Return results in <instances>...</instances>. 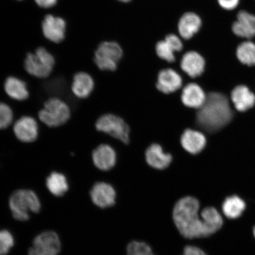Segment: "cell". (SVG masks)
I'll return each instance as SVG.
<instances>
[{
	"label": "cell",
	"mask_w": 255,
	"mask_h": 255,
	"mask_svg": "<svg viewBox=\"0 0 255 255\" xmlns=\"http://www.w3.org/2000/svg\"><path fill=\"white\" fill-rule=\"evenodd\" d=\"M199 201L193 197H185L175 204L173 213L174 222L184 238L194 239L211 235L205 221L199 215Z\"/></svg>",
	"instance_id": "obj_1"
},
{
	"label": "cell",
	"mask_w": 255,
	"mask_h": 255,
	"mask_svg": "<svg viewBox=\"0 0 255 255\" xmlns=\"http://www.w3.org/2000/svg\"><path fill=\"white\" fill-rule=\"evenodd\" d=\"M233 113L227 97L219 92L207 96L205 103L196 114V123L209 132H215L230 123Z\"/></svg>",
	"instance_id": "obj_2"
},
{
	"label": "cell",
	"mask_w": 255,
	"mask_h": 255,
	"mask_svg": "<svg viewBox=\"0 0 255 255\" xmlns=\"http://www.w3.org/2000/svg\"><path fill=\"white\" fill-rule=\"evenodd\" d=\"M56 59L46 47L40 46L26 53L23 60V69L28 75L38 79H45L55 70Z\"/></svg>",
	"instance_id": "obj_3"
},
{
	"label": "cell",
	"mask_w": 255,
	"mask_h": 255,
	"mask_svg": "<svg viewBox=\"0 0 255 255\" xmlns=\"http://www.w3.org/2000/svg\"><path fill=\"white\" fill-rule=\"evenodd\" d=\"M8 206L16 221H27L30 213H39L41 204L39 196L34 191L28 189H18L12 191L8 199Z\"/></svg>",
	"instance_id": "obj_4"
},
{
	"label": "cell",
	"mask_w": 255,
	"mask_h": 255,
	"mask_svg": "<svg viewBox=\"0 0 255 255\" xmlns=\"http://www.w3.org/2000/svg\"><path fill=\"white\" fill-rule=\"evenodd\" d=\"M37 117L44 126L56 128L65 126L71 120V108L62 98L51 97L44 102Z\"/></svg>",
	"instance_id": "obj_5"
},
{
	"label": "cell",
	"mask_w": 255,
	"mask_h": 255,
	"mask_svg": "<svg viewBox=\"0 0 255 255\" xmlns=\"http://www.w3.org/2000/svg\"><path fill=\"white\" fill-rule=\"evenodd\" d=\"M123 56V51L116 41L101 42L95 50L94 62L103 71H115Z\"/></svg>",
	"instance_id": "obj_6"
},
{
	"label": "cell",
	"mask_w": 255,
	"mask_h": 255,
	"mask_svg": "<svg viewBox=\"0 0 255 255\" xmlns=\"http://www.w3.org/2000/svg\"><path fill=\"white\" fill-rule=\"evenodd\" d=\"M40 30L46 40L55 44H61L66 39L68 23L62 16L46 14L41 19Z\"/></svg>",
	"instance_id": "obj_7"
},
{
	"label": "cell",
	"mask_w": 255,
	"mask_h": 255,
	"mask_svg": "<svg viewBox=\"0 0 255 255\" xmlns=\"http://www.w3.org/2000/svg\"><path fill=\"white\" fill-rule=\"evenodd\" d=\"M95 128L98 131L107 133L124 143L129 142V127L121 118L115 115H103L96 122Z\"/></svg>",
	"instance_id": "obj_8"
},
{
	"label": "cell",
	"mask_w": 255,
	"mask_h": 255,
	"mask_svg": "<svg viewBox=\"0 0 255 255\" xmlns=\"http://www.w3.org/2000/svg\"><path fill=\"white\" fill-rule=\"evenodd\" d=\"M61 250L59 236L53 231L41 233L34 239L28 255H57Z\"/></svg>",
	"instance_id": "obj_9"
},
{
	"label": "cell",
	"mask_w": 255,
	"mask_h": 255,
	"mask_svg": "<svg viewBox=\"0 0 255 255\" xmlns=\"http://www.w3.org/2000/svg\"><path fill=\"white\" fill-rule=\"evenodd\" d=\"M12 132L19 142L29 144L36 141L39 138V124L33 117L21 116L15 121Z\"/></svg>",
	"instance_id": "obj_10"
},
{
	"label": "cell",
	"mask_w": 255,
	"mask_h": 255,
	"mask_svg": "<svg viewBox=\"0 0 255 255\" xmlns=\"http://www.w3.org/2000/svg\"><path fill=\"white\" fill-rule=\"evenodd\" d=\"M89 195L92 203L102 209L108 208L116 203V192L110 184L97 182L92 187Z\"/></svg>",
	"instance_id": "obj_11"
},
{
	"label": "cell",
	"mask_w": 255,
	"mask_h": 255,
	"mask_svg": "<svg viewBox=\"0 0 255 255\" xmlns=\"http://www.w3.org/2000/svg\"><path fill=\"white\" fill-rule=\"evenodd\" d=\"M94 88V79L89 73L80 71L73 75L71 91L75 98L85 100L90 97Z\"/></svg>",
	"instance_id": "obj_12"
},
{
	"label": "cell",
	"mask_w": 255,
	"mask_h": 255,
	"mask_svg": "<svg viewBox=\"0 0 255 255\" xmlns=\"http://www.w3.org/2000/svg\"><path fill=\"white\" fill-rule=\"evenodd\" d=\"M2 86L5 94L12 100L24 102L30 97V91L26 82L18 76H8Z\"/></svg>",
	"instance_id": "obj_13"
},
{
	"label": "cell",
	"mask_w": 255,
	"mask_h": 255,
	"mask_svg": "<svg viewBox=\"0 0 255 255\" xmlns=\"http://www.w3.org/2000/svg\"><path fill=\"white\" fill-rule=\"evenodd\" d=\"M92 162L101 171H109L116 164L117 154L114 149L107 144L97 146L92 153Z\"/></svg>",
	"instance_id": "obj_14"
},
{
	"label": "cell",
	"mask_w": 255,
	"mask_h": 255,
	"mask_svg": "<svg viewBox=\"0 0 255 255\" xmlns=\"http://www.w3.org/2000/svg\"><path fill=\"white\" fill-rule=\"evenodd\" d=\"M182 85V78L174 70L165 69L159 72L156 87L162 93H173L178 91Z\"/></svg>",
	"instance_id": "obj_15"
},
{
	"label": "cell",
	"mask_w": 255,
	"mask_h": 255,
	"mask_svg": "<svg viewBox=\"0 0 255 255\" xmlns=\"http://www.w3.org/2000/svg\"><path fill=\"white\" fill-rule=\"evenodd\" d=\"M180 66L183 71L192 78L199 77L205 71L206 63L202 56L194 51L185 53Z\"/></svg>",
	"instance_id": "obj_16"
},
{
	"label": "cell",
	"mask_w": 255,
	"mask_h": 255,
	"mask_svg": "<svg viewBox=\"0 0 255 255\" xmlns=\"http://www.w3.org/2000/svg\"><path fill=\"white\" fill-rule=\"evenodd\" d=\"M232 28L237 36L251 39L255 36V16L246 11L239 12L237 20L233 24Z\"/></svg>",
	"instance_id": "obj_17"
},
{
	"label": "cell",
	"mask_w": 255,
	"mask_h": 255,
	"mask_svg": "<svg viewBox=\"0 0 255 255\" xmlns=\"http://www.w3.org/2000/svg\"><path fill=\"white\" fill-rule=\"evenodd\" d=\"M207 96L199 85L190 83L183 89L181 99L183 104L189 108L199 109L205 103Z\"/></svg>",
	"instance_id": "obj_18"
},
{
	"label": "cell",
	"mask_w": 255,
	"mask_h": 255,
	"mask_svg": "<svg viewBox=\"0 0 255 255\" xmlns=\"http://www.w3.org/2000/svg\"><path fill=\"white\" fill-rule=\"evenodd\" d=\"M181 144L183 148L192 154H197L205 148L206 139L202 132L187 129L181 136Z\"/></svg>",
	"instance_id": "obj_19"
},
{
	"label": "cell",
	"mask_w": 255,
	"mask_h": 255,
	"mask_svg": "<svg viewBox=\"0 0 255 255\" xmlns=\"http://www.w3.org/2000/svg\"><path fill=\"white\" fill-rule=\"evenodd\" d=\"M202 24V20L198 15L192 12H186L178 21V33L183 39L189 40L200 30Z\"/></svg>",
	"instance_id": "obj_20"
},
{
	"label": "cell",
	"mask_w": 255,
	"mask_h": 255,
	"mask_svg": "<svg viewBox=\"0 0 255 255\" xmlns=\"http://www.w3.org/2000/svg\"><path fill=\"white\" fill-rule=\"evenodd\" d=\"M45 186L53 196L62 197L69 190V183L65 174L61 172L53 171L45 179Z\"/></svg>",
	"instance_id": "obj_21"
},
{
	"label": "cell",
	"mask_w": 255,
	"mask_h": 255,
	"mask_svg": "<svg viewBox=\"0 0 255 255\" xmlns=\"http://www.w3.org/2000/svg\"><path fill=\"white\" fill-rule=\"evenodd\" d=\"M145 157L147 163L158 170H164L168 167L173 159L172 155L164 152L162 146L157 143L149 146L146 149Z\"/></svg>",
	"instance_id": "obj_22"
},
{
	"label": "cell",
	"mask_w": 255,
	"mask_h": 255,
	"mask_svg": "<svg viewBox=\"0 0 255 255\" xmlns=\"http://www.w3.org/2000/svg\"><path fill=\"white\" fill-rule=\"evenodd\" d=\"M231 99L236 109L240 112L247 111L255 105V95L245 85L236 87L232 92Z\"/></svg>",
	"instance_id": "obj_23"
},
{
	"label": "cell",
	"mask_w": 255,
	"mask_h": 255,
	"mask_svg": "<svg viewBox=\"0 0 255 255\" xmlns=\"http://www.w3.org/2000/svg\"><path fill=\"white\" fill-rule=\"evenodd\" d=\"M246 208L243 200L237 196L227 197L222 205L223 212L229 219H237L240 217Z\"/></svg>",
	"instance_id": "obj_24"
},
{
	"label": "cell",
	"mask_w": 255,
	"mask_h": 255,
	"mask_svg": "<svg viewBox=\"0 0 255 255\" xmlns=\"http://www.w3.org/2000/svg\"><path fill=\"white\" fill-rule=\"evenodd\" d=\"M200 216L205 221L210 235L214 234L222 228L223 225L222 216L214 207H206L201 212Z\"/></svg>",
	"instance_id": "obj_25"
},
{
	"label": "cell",
	"mask_w": 255,
	"mask_h": 255,
	"mask_svg": "<svg viewBox=\"0 0 255 255\" xmlns=\"http://www.w3.org/2000/svg\"><path fill=\"white\" fill-rule=\"evenodd\" d=\"M237 56L242 63L249 66L255 65V44L252 41H244L239 44Z\"/></svg>",
	"instance_id": "obj_26"
},
{
	"label": "cell",
	"mask_w": 255,
	"mask_h": 255,
	"mask_svg": "<svg viewBox=\"0 0 255 255\" xmlns=\"http://www.w3.org/2000/svg\"><path fill=\"white\" fill-rule=\"evenodd\" d=\"M14 114L9 105L0 102V130L7 129L13 123Z\"/></svg>",
	"instance_id": "obj_27"
},
{
	"label": "cell",
	"mask_w": 255,
	"mask_h": 255,
	"mask_svg": "<svg viewBox=\"0 0 255 255\" xmlns=\"http://www.w3.org/2000/svg\"><path fill=\"white\" fill-rule=\"evenodd\" d=\"M155 51L159 58L165 61L168 63H173L175 61V52L165 40L159 41L156 44Z\"/></svg>",
	"instance_id": "obj_28"
},
{
	"label": "cell",
	"mask_w": 255,
	"mask_h": 255,
	"mask_svg": "<svg viewBox=\"0 0 255 255\" xmlns=\"http://www.w3.org/2000/svg\"><path fill=\"white\" fill-rule=\"evenodd\" d=\"M14 239L10 232L0 230V255H6L14 247Z\"/></svg>",
	"instance_id": "obj_29"
},
{
	"label": "cell",
	"mask_w": 255,
	"mask_h": 255,
	"mask_svg": "<svg viewBox=\"0 0 255 255\" xmlns=\"http://www.w3.org/2000/svg\"><path fill=\"white\" fill-rule=\"evenodd\" d=\"M151 248L143 242H130L127 248V255H152Z\"/></svg>",
	"instance_id": "obj_30"
},
{
	"label": "cell",
	"mask_w": 255,
	"mask_h": 255,
	"mask_svg": "<svg viewBox=\"0 0 255 255\" xmlns=\"http://www.w3.org/2000/svg\"><path fill=\"white\" fill-rule=\"evenodd\" d=\"M164 40L171 47L175 52H180L182 50L183 48L182 41L176 35L174 34H168Z\"/></svg>",
	"instance_id": "obj_31"
},
{
	"label": "cell",
	"mask_w": 255,
	"mask_h": 255,
	"mask_svg": "<svg viewBox=\"0 0 255 255\" xmlns=\"http://www.w3.org/2000/svg\"><path fill=\"white\" fill-rule=\"evenodd\" d=\"M38 7L43 9H49L55 7L59 0H33Z\"/></svg>",
	"instance_id": "obj_32"
},
{
	"label": "cell",
	"mask_w": 255,
	"mask_h": 255,
	"mask_svg": "<svg viewBox=\"0 0 255 255\" xmlns=\"http://www.w3.org/2000/svg\"><path fill=\"white\" fill-rule=\"evenodd\" d=\"M221 7L227 10H232L238 7L239 0H218Z\"/></svg>",
	"instance_id": "obj_33"
},
{
	"label": "cell",
	"mask_w": 255,
	"mask_h": 255,
	"mask_svg": "<svg viewBox=\"0 0 255 255\" xmlns=\"http://www.w3.org/2000/svg\"><path fill=\"white\" fill-rule=\"evenodd\" d=\"M183 255H207L200 249L195 247L189 246L185 248Z\"/></svg>",
	"instance_id": "obj_34"
},
{
	"label": "cell",
	"mask_w": 255,
	"mask_h": 255,
	"mask_svg": "<svg viewBox=\"0 0 255 255\" xmlns=\"http://www.w3.org/2000/svg\"><path fill=\"white\" fill-rule=\"evenodd\" d=\"M118 1L123 2H129L130 1H131L132 0H118Z\"/></svg>",
	"instance_id": "obj_35"
},
{
	"label": "cell",
	"mask_w": 255,
	"mask_h": 255,
	"mask_svg": "<svg viewBox=\"0 0 255 255\" xmlns=\"http://www.w3.org/2000/svg\"><path fill=\"white\" fill-rule=\"evenodd\" d=\"M254 237L255 238V227L254 228Z\"/></svg>",
	"instance_id": "obj_36"
},
{
	"label": "cell",
	"mask_w": 255,
	"mask_h": 255,
	"mask_svg": "<svg viewBox=\"0 0 255 255\" xmlns=\"http://www.w3.org/2000/svg\"><path fill=\"white\" fill-rule=\"evenodd\" d=\"M15 1H24V0H15Z\"/></svg>",
	"instance_id": "obj_37"
},
{
	"label": "cell",
	"mask_w": 255,
	"mask_h": 255,
	"mask_svg": "<svg viewBox=\"0 0 255 255\" xmlns=\"http://www.w3.org/2000/svg\"><path fill=\"white\" fill-rule=\"evenodd\" d=\"M152 255H154V254H152Z\"/></svg>",
	"instance_id": "obj_38"
}]
</instances>
